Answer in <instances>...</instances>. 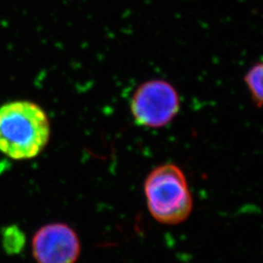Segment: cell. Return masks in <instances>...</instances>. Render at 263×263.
I'll list each match as a JSON object with an SVG mask.
<instances>
[{
  "label": "cell",
  "instance_id": "cell-5",
  "mask_svg": "<svg viewBox=\"0 0 263 263\" xmlns=\"http://www.w3.org/2000/svg\"><path fill=\"white\" fill-rule=\"evenodd\" d=\"M262 64L257 63L252 66L245 76V83L249 93L258 106L262 104Z\"/></svg>",
  "mask_w": 263,
  "mask_h": 263
},
{
  "label": "cell",
  "instance_id": "cell-3",
  "mask_svg": "<svg viewBox=\"0 0 263 263\" xmlns=\"http://www.w3.org/2000/svg\"><path fill=\"white\" fill-rule=\"evenodd\" d=\"M179 94L165 80H151L139 86L131 100L132 116L139 126L158 129L167 126L178 115Z\"/></svg>",
  "mask_w": 263,
  "mask_h": 263
},
{
  "label": "cell",
  "instance_id": "cell-4",
  "mask_svg": "<svg viewBox=\"0 0 263 263\" xmlns=\"http://www.w3.org/2000/svg\"><path fill=\"white\" fill-rule=\"evenodd\" d=\"M36 263H76L81 254V243L74 229L63 222L41 226L31 241Z\"/></svg>",
  "mask_w": 263,
  "mask_h": 263
},
{
  "label": "cell",
  "instance_id": "cell-1",
  "mask_svg": "<svg viewBox=\"0 0 263 263\" xmlns=\"http://www.w3.org/2000/svg\"><path fill=\"white\" fill-rule=\"evenodd\" d=\"M50 138V119L39 104L23 100L0 106V152L10 159L37 157Z\"/></svg>",
  "mask_w": 263,
  "mask_h": 263
},
{
  "label": "cell",
  "instance_id": "cell-6",
  "mask_svg": "<svg viewBox=\"0 0 263 263\" xmlns=\"http://www.w3.org/2000/svg\"><path fill=\"white\" fill-rule=\"evenodd\" d=\"M2 243L8 254H18L25 247L26 237L18 227L11 226L3 232Z\"/></svg>",
  "mask_w": 263,
  "mask_h": 263
},
{
  "label": "cell",
  "instance_id": "cell-2",
  "mask_svg": "<svg viewBox=\"0 0 263 263\" xmlns=\"http://www.w3.org/2000/svg\"><path fill=\"white\" fill-rule=\"evenodd\" d=\"M144 194L151 216L162 224L177 226L192 213L187 179L175 164L166 163L152 170L144 182Z\"/></svg>",
  "mask_w": 263,
  "mask_h": 263
}]
</instances>
